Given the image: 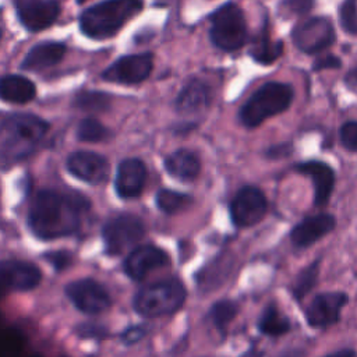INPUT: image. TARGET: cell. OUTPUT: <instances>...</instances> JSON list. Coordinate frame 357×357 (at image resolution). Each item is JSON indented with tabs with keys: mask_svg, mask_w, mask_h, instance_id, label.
Returning <instances> with one entry per match:
<instances>
[{
	"mask_svg": "<svg viewBox=\"0 0 357 357\" xmlns=\"http://www.w3.org/2000/svg\"><path fill=\"white\" fill-rule=\"evenodd\" d=\"M88 208L81 195H68L54 190L39 191L28 212L31 231L42 240H54L78 231L81 213Z\"/></svg>",
	"mask_w": 357,
	"mask_h": 357,
	"instance_id": "obj_1",
	"label": "cell"
},
{
	"mask_svg": "<svg viewBox=\"0 0 357 357\" xmlns=\"http://www.w3.org/2000/svg\"><path fill=\"white\" fill-rule=\"evenodd\" d=\"M49 124L35 114H13L0 123V169L25 160L39 146Z\"/></svg>",
	"mask_w": 357,
	"mask_h": 357,
	"instance_id": "obj_2",
	"label": "cell"
},
{
	"mask_svg": "<svg viewBox=\"0 0 357 357\" xmlns=\"http://www.w3.org/2000/svg\"><path fill=\"white\" fill-rule=\"evenodd\" d=\"M144 7V0H103L86 8L79 17V28L91 39L114 36Z\"/></svg>",
	"mask_w": 357,
	"mask_h": 357,
	"instance_id": "obj_3",
	"label": "cell"
},
{
	"mask_svg": "<svg viewBox=\"0 0 357 357\" xmlns=\"http://www.w3.org/2000/svg\"><path fill=\"white\" fill-rule=\"evenodd\" d=\"M294 98L291 85L271 81L259 86L241 106L238 119L247 128H255L269 117L289 109Z\"/></svg>",
	"mask_w": 357,
	"mask_h": 357,
	"instance_id": "obj_4",
	"label": "cell"
},
{
	"mask_svg": "<svg viewBox=\"0 0 357 357\" xmlns=\"http://www.w3.org/2000/svg\"><path fill=\"white\" fill-rule=\"evenodd\" d=\"M185 301V289L176 279H165L142 287L134 297V310L146 318L167 315L177 311Z\"/></svg>",
	"mask_w": 357,
	"mask_h": 357,
	"instance_id": "obj_5",
	"label": "cell"
},
{
	"mask_svg": "<svg viewBox=\"0 0 357 357\" xmlns=\"http://www.w3.org/2000/svg\"><path fill=\"white\" fill-rule=\"evenodd\" d=\"M209 39L220 50L234 52L248 39L243 10L233 1L222 4L209 15Z\"/></svg>",
	"mask_w": 357,
	"mask_h": 357,
	"instance_id": "obj_6",
	"label": "cell"
},
{
	"mask_svg": "<svg viewBox=\"0 0 357 357\" xmlns=\"http://www.w3.org/2000/svg\"><path fill=\"white\" fill-rule=\"evenodd\" d=\"M145 234L144 222L131 213L112 218L102 229V237L107 254L119 255L135 245Z\"/></svg>",
	"mask_w": 357,
	"mask_h": 357,
	"instance_id": "obj_7",
	"label": "cell"
},
{
	"mask_svg": "<svg viewBox=\"0 0 357 357\" xmlns=\"http://www.w3.org/2000/svg\"><path fill=\"white\" fill-rule=\"evenodd\" d=\"M294 46L307 54H315L335 42V28L328 17H310L291 31Z\"/></svg>",
	"mask_w": 357,
	"mask_h": 357,
	"instance_id": "obj_8",
	"label": "cell"
},
{
	"mask_svg": "<svg viewBox=\"0 0 357 357\" xmlns=\"http://www.w3.org/2000/svg\"><path fill=\"white\" fill-rule=\"evenodd\" d=\"M268 201L265 194L254 185L241 187L230 202L229 212L236 227H250L261 222L266 213Z\"/></svg>",
	"mask_w": 357,
	"mask_h": 357,
	"instance_id": "obj_9",
	"label": "cell"
},
{
	"mask_svg": "<svg viewBox=\"0 0 357 357\" xmlns=\"http://www.w3.org/2000/svg\"><path fill=\"white\" fill-rule=\"evenodd\" d=\"M66 296L81 312L89 315L105 312L112 304L106 287L92 278H84L68 283L66 286Z\"/></svg>",
	"mask_w": 357,
	"mask_h": 357,
	"instance_id": "obj_10",
	"label": "cell"
},
{
	"mask_svg": "<svg viewBox=\"0 0 357 357\" xmlns=\"http://www.w3.org/2000/svg\"><path fill=\"white\" fill-rule=\"evenodd\" d=\"M153 68V56L151 53L127 54L117 59L103 73L102 78L110 82L134 85L145 81Z\"/></svg>",
	"mask_w": 357,
	"mask_h": 357,
	"instance_id": "obj_11",
	"label": "cell"
},
{
	"mask_svg": "<svg viewBox=\"0 0 357 357\" xmlns=\"http://www.w3.org/2000/svg\"><path fill=\"white\" fill-rule=\"evenodd\" d=\"M20 22L29 32L49 28L60 15L59 0H13Z\"/></svg>",
	"mask_w": 357,
	"mask_h": 357,
	"instance_id": "obj_12",
	"label": "cell"
},
{
	"mask_svg": "<svg viewBox=\"0 0 357 357\" xmlns=\"http://www.w3.org/2000/svg\"><path fill=\"white\" fill-rule=\"evenodd\" d=\"M349 297L343 291L319 293L305 308V318L310 326L324 329L335 325Z\"/></svg>",
	"mask_w": 357,
	"mask_h": 357,
	"instance_id": "obj_13",
	"label": "cell"
},
{
	"mask_svg": "<svg viewBox=\"0 0 357 357\" xmlns=\"http://www.w3.org/2000/svg\"><path fill=\"white\" fill-rule=\"evenodd\" d=\"M42 279L39 268L28 261L4 259L0 261V286L14 291H28L35 289Z\"/></svg>",
	"mask_w": 357,
	"mask_h": 357,
	"instance_id": "obj_14",
	"label": "cell"
},
{
	"mask_svg": "<svg viewBox=\"0 0 357 357\" xmlns=\"http://www.w3.org/2000/svg\"><path fill=\"white\" fill-rule=\"evenodd\" d=\"M169 255L156 245H141L134 248L124 259V272L132 280H142L151 272L169 265Z\"/></svg>",
	"mask_w": 357,
	"mask_h": 357,
	"instance_id": "obj_15",
	"label": "cell"
},
{
	"mask_svg": "<svg viewBox=\"0 0 357 357\" xmlns=\"http://www.w3.org/2000/svg\"><path fill=\"white\" fill-rule=\"evenodd\" d=\"M68 172L89 184H99L107 178L109 163L106 158L89 151L73 152L67 159Z\"/></svg>",
	"mask_w": 357,
	"mask_h": 357,
	"instance_id": "obj_16",
	"label": "cell"
},
{
	"mask_svg": "<svg viewBox=\"0 0 357 357\" xmlns=\"http://www.w3.org/2000/svg\"><path fill=\"white\" fill-rule=\"evenodd\" d=\"M300 174L308 176L314 185V205L324 206L329 201L335 187V172L322 160H304L294 166Z\"/></svg>",
	"mask_w": 357,
	"mask_h": 357,
	"instance_id": "obj_17",
	"label": "cell"
},
{
	"mask_svg": "<svg viewBox=\"0 0 357 357\" xmlns=\"http://www.w3.org/2000/svg\"><path fill=\"white\" fill-rule=\"evenodd\" d=\"M336 226V219L331 213H318L304 218L290 231L291 244L297 248H305L329 234Z\"/></svg>",
	"mask_w": 357,
	"mask_h": 357,
	"instance_id": "obj_18",
	"label": "cell"
},
{
	"mask_svg": "<svg viewBox=\"0 0 357 357\" xmlns=\"http://www.w3.org/2000/svg\"><path fill=\"white\" fill-rule=\"evenodd\" d=\"M146 183V167L141 159L130 158L120 162L116 173L114 187L120 198L138 197Z\"/></svg>",
	"mask_w": 357,
	"mask_h": 357,
	"instance_id": "obj_19",
	"label": "cell"
},
{
	"mask_svg": "<svg viewBox=\"0 0 357 357\" xmlns=\"http://www.w3.org/2000/svg\"><path fill=\"white\" fill-rule=\"evenodd\" d=\"M212 99V91L208 84L194 78L188 81L178 92L174 100V109L181 114H197L205 110Z\"/></svg>",
	"mask_w": 357,
	"mask_h": 357,
	"instance_id": "obj_20",
	"label": "cell"
},
{
	"mask_svg": "<svg viewBox=\"0 0 357 357\" xmlns=\"http://www.w3.org/2000/svg\"><path fill=\"white\" fill-rule=\"evenodd\" d=\"M165 169L180 181H192L201 172V162L192 151L177 149L165 158Z\"/></svg>",
	"mask_w": 357,
	"mask_h": 357,
	"instance_id": "obj_21",
	"label": "cell"
},
{
	"mask_svg": "<svg viewBox=\"0 0 357 357\" xmlns=\"http://www.w3.org/2000/svg\"><path fill=\"white\" fill-rule=\"evenodd\" d=\"M66 53V46L60 42H43L33 46L22 59V70H42L57 64Z\"/></svg>",
	"mask_w": 357,
	"mask_h": 357,
	"instance_id": "obj_22",
	"label": "cell"
},
{
	"mask_svg": "<svg viewBox=\"0 0 357 357\" xmlns=\"http://www.w3.org/2000/svg\"><path fill=\"white\" fill-rule=\"evenodd\" d=\"M36 96L35 84L22 75L0 78V99L11 103H26Z\"/></svg>",
	"mask_w": 357,
	"mask_h": 357,
	"instance_id": "obj_23",
	"label": "cell"
},
{
	"mask_svg": "<svg viewBox=\"0 0 357 357\" xmlns=\"http://www.w3.org/2000/svg\"><path fill=\"white\" fill-rule=\"evenodd\" d=\"M282 53L283 42L271 39L266 24L261 26L259 32L252 39V46L250 50V56L254 59V61L264 66H269L273 64L282 56Z\"/></svg>",
	"mask_w": 357,
	"mask_h": 357,
	"instance_id": "obj_24",
	"label": "cell"
},
{
	"mask_svg": "<svg viewBox=\"0 0 357 357\" xmlns=\"http://www.w3.org/2000/svg\"><path fill=\"white\" fill-rule=\"evenodd\" d=\"M258 328L264 335L268 336H280L290 331V321L275 303L268 304L258 321Z\"/></svg>",
	"mask_w": 357,
	"mask_h": 357,
	"instance_id": "obj_25",
	"label": "cell"
},
{
	"mask_svg": "<svg viewBox=\"0 0 357 357\" xmlns=\"http://www.w3.org/2000/svg\"><path fill=\"white\" fill-rule=\"evenodd\" d=\"M155 202H156V206L162 212H165L167 215H173V213L181 212V211L187 209L188 206H191L194 199L188 194L163 188V190H159L156 192Z\"/></svg>",
	"mask_w": 357,
	"mask_h": 357,
	"instance_id": "obj_26",
	"label": "cell"
},
{
	"mask_svg": "<svg viewBox=\"0 0 357 357\" xmlns=\"http://www.w3.org/2000/svg\"><path fill=\"white\" fill-rule=\"evenodd\" d=\"M319 276V261H314L304 269H301L297 276L294 278L293 286H291V293L296 300L301 301L304 296L311 291V289L317 284Z\"/></svg>",
	"mask_w": 357,
	"mask_h": 357,
	"instance_id": "obj_27",
	"label": "cell"
},
{
	"mask_svg": "<svg viewBox=\"0 0 357 357\" xmlns=\"http://www.w3.org/2000/svg\"><path fill=\"white\" fill-rule=\"evenodd\" d=\"M238 305L231 300H220L215 303L209 310V318L220 333H225L230 322L236 318Z\"/></svg>",
	"mask_w": 357,
	"mask_h": 357,
	"instance_id": "obj_28",
	"label": "cell"
},
{
	"mask_svg": "<svg viewBox=\"0 0 357 357\" xmlns=\"http://www.w3.org/2000/svg\"><path fill=\"white\" fill-rule=\"evenodd\" d=\"M110 95L98 91L81 92L74 99V106L86 112H105L110 107Z\"/></svg>",
	"mask_w": 357,
	"mask_h": 357,
	"instance_id": "obj_29",
	"label": "cell"
},
{
	"mask_svg": "<svg viewBox=\"0 0 357 357\" xmlns=\"http://www.w3.org/2000/svg\"><path fill=\"white\" fill-rule=\"evenodd\" d=\"M110 135L109 130L96 119L86 117L78 124L77 137L81 141H89V142H98L103 141Z\"/></svg>",
	"mask_w": 357,
	"mask_h": 357,
	"instance_id": "obj_30",
	"label": "cell"
},
{
	"mask_svg": "<svg viewBox=\"0 0 357 357\" xmlns=\"http://www.w3.org/2000/svg\"><path fill=\"white\" fill-rule=\"evenodd\" d=\"M339 22L344 32L357 35V0H343L339 6Z\"/></svg>",
	"mask_w": 357,
	"mask_h": 357,
	"instance_id": "obj_31",
	"label": "cell"
},
{
	"mask_svg": "<svg viewBox=\"0 0 357 357\" xmlns=\"http://www.w3.org/2000/svg\"><path fill=\"white\" fill-rule=\"evenodd\" d=\"M340 144L351 152H357V121H347L339 130Z\"/></svg>",
	"mask_w": 357,
	"mask_h": 357,
	"instance_id": "obj_32",
	"label": "cell"
},
{
	"mask_svg": "<svg viewBox=\"0 0 357 357\" xmlns=\"http://www.w3.org/2000/svg\"><path fill=\"white\" fill-rule=\"evenodd\" d=\"M315 0H283L280 10L286 15H304L314 7Z\"/></svg>",
	"mask_w": 357,
	"mask_h": 357,
	"instance_id": "obj_33",
	"label": "cell"
},
{
	"mask_svg": "<svg viewBox=\"0 0 357 357\" xmlns=\"http://www.w3.org/2000/svg\"><path fill=\"white\" fill-rule=\"evenodd\" d=\"M342 66V60L333 54H326L319 59H317L312 64V70L315 73L324 71V70H336Z\"/></svg>",
	"mask_w": 357,
	"mask_h": 357,
	"instance_id": "obj_34",
	"label": "cell"
},
{
	"mask_svg": "<svg viewBox=\"0 0 357 357\" xmlns=\"http://www.w3.org/2000/svg\"><path fill=\"white\" fill-rule=\"evenodd\" d=\"M47 261H50L53 264L54 268L61 269L66 268L70 262H71V254L66 252V251H57V252H50L45 255Z\"/></svg>",
	"mask_w": 357,
	"mask_h": 357,
	"instance_id": "obj_35",
	"label": "cell"
},
{
	"mask_svg": "<svg viewBox=\"0 0 357 357\" xmlns=\"http://www.w3.org/2000/svg\"><path fill=\"white\" fill-rule=\"evenodd\" d=\"M144 333H145V331L141 326H131L121 335V339L124 340V343L131 344V343H135L137 340H139L144 336Z\"/></svg>",
	"mask_w": 357,
	"mask_h": 357,
	"instance_id": "obj_36",
	"label": "cell"
},
{
	"mask_svg": "<svg viewBox=\"0 0 357 357\" xmlns=\"http://www.w3.org/2000/svg\"><path fill=\"white\" fill-rule=\"evenodd\" d=\"M291 152L290 149V145L289 144H280V145H276V146H271L268 151H266V155L269 158H283L286 155H289Z\"/></svg>",
	"mask_w": 357,
	"mask_h": 357,
	"instance_id": "obj_37",
	"label": "cell"
},
{
	"mask_svg": "<svg viewBox=\"0 0 357 357\" xmlns=\"http://www.w3.org/2000/svg\"><path fill=\"white\" fill-rule=\"evenodd\" d=\"M344 82L349 88L351 89H357V66L350 68L344 77Z\"/></svg>",
	"mask_w": 357,
	"mask_h": 357,
	"instance_id": "obj_38",
	"label": "cell"
},
{
	"mask_svg": "<svg viewBox=\"0 0 357 357\" xmlns=\"http://www.w3.org/2000/svg\"><path fill=\"white\" fill-rule=\"evenodd\" d=\"M324 357H357V354L351 349H340V350L329 353V354H326Z\"/></svg>",
	"mask_w": 357,
	"mask_h": 357,
	"instance_id": "obj_39",
	"label": "cell"
},
{
	"mask_svg": "<svg viewBox=\"0 0 357 357\" xmlns=\"http://www.w3.org/2000/svg\"><path fill=\"white\" fill-rule=\"evenodd\" d=\"M279 357H303V351L297 350V349H293V350L282 353Z\"/></svg>",
	"mask_w": 357,
	"mask_h": 357,
	"instance_id": "obj_40",
	"label": "cell"
},
{
	"mask_svg": "<svg viewBox=\"0 0 357 357\" xmlns=\"http://www.w3.org/2000/svg\"><path fill=\"white\" fill-rule=\"evenodd\" d=\"M85 1H86V0H77L78 4H82V3H85Z\"/></svg>",
	"mask_w": 357,
	"mask_h": 357,
	"instance_id": "obj_41",
	"label": "cell"
},
{
	"mask_svg": "<svg viewBox=\"0 0 357 357\" xmlns=\"http://www.w3.org/2000/svg\"><path fill=\"white\" fill-rule=\"evenodd\" d=\"M0 38H1V29H0Z\"/></svg>",
	"mask_w": 357,
	"mask_h": 357,
	"instance_id": "obj_42",
	"label": "cell"
}]
</instances>
